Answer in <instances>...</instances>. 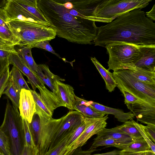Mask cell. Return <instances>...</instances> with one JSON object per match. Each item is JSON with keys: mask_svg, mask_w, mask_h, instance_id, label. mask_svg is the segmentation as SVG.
Here are the masks:
<instances>
[{"mask_svg": "<svg viewBox=\"0 0 155 155\" xmlns=\"http://www.w3.org/2000/svg\"><path fill=\"white\" fill-rule=\"evenodd\" d=\"M147 17L152 21L155 20V4L153 6L149 12H146Z\"/></svg>", "mask_w": 155, "mask_h": 155, "instance_id": "7dc6e473", "label": "cell"}, {"mask_svg": "<svg viewBox=\"0 0 155 155\" xmlns=\"http://www.w3.org/2000/svg\"><path fill=\"white\" fill-rule=\"evenodd\" d=\"M118 88L123 89L140 100L155 107V86L139 81L127 69L112 73Z\"/></svg>", "mask_w": 155, "mask_h": 155, "instance_id": "52a82bcc", "label": "cell"}, {"mask_svg": "<svg viewBox=\"0 0 155 155\" xmlns=\"http://www.w3.org/2000/svg\"><path fill=\"white\" fill-rule=\"evenodd\" d=\"M138 47L141 53V57L130 68L135 67L150 72H155V45Z\"/></svg>", "mask_w": 155, "mask_h": 155, "instance_id": "9a60e30c", "label": "cell"}, {"mask_svg": "<svg viewBox=\"0 0 155 155\" xmlns=\"http://www.w3.org/2000/svg\"><path fill=\"white\" fill-rule=\"evenodd\" d=\"M20 155H39V154L36 147L25 146Z\"/></svg>", "mask_w": 155, "mask_h": 155, "instance_id": "ee69618b", "label": "cell"}, {"mask_svg": "<svg viewBox=\"0 0 155 155\" xmlns=\"http://www.w3.org/2000/svg\"><path fill=\"white\" fill-rule=\"evenodd\" d=\"M91 59L104 80L107 89L110 92L113 91L117 87V84L112 73L105 69L95 57H91Z\"/></svg>", "mask_w": 155, "mask_h": 155, "instance_id": "603a6c76", "label": "cell"}, {"mask_svg": "<svg viewBox=\"0 0 155 155\" xmlns=\"http://www.w3.org/2000/svg\"><path fill=\"white\" fill-rule=\"evenodd\" d=\"M19 108L21 117L30 123L36 112L35 103L30 91L21 90Z\"/></svg>", "mask_w": 155, "mask_h": 155, "instance_id": "2e32d148", "label": "cell"}, {"mask_svg": "<svg viewBox=\"0 0 155 155\" xmlns=\"http://www.w3.org/2000/svg\"><path fill=\"white\" fill-rule=\"evenodd\" d=\"M117 126L120 131L134 139L142 137L131 120H129L123 124Z\"/></svg>", "mask_w": 155, "mask_h": 155, "instance_id": "f1b7e54d", "label": "cell"}, {"mask_svg": "<svg viewBox=\"0 0 155 155\" xmlns=\"http://www.w3.org/2000/svg\"><path fill=\"white\" fill-rule=\"evenodd\" d=\"M9 21L5 11L0 6V25L10 30L8 24Z\"/></svg>", "mask_w": 155, "mask_h": 155, "instance_id": "b9f144b4", "label": "cell"}, {"mask_svg": "<svg viewBox=\"0 0 155 155\" xmlns=\"http://www.w3.org/2000/svg\"><path fill=\"white\" fill-rule=\"evenodd\" d=\"M49 41H41L30 46H28L31 48H33L35 47L45 49L61 58L60 55L56 53L53 49V48L50 44Z\"/></svg>", "mask_w": 155, "mask_h": 155, "instance_id": "60d3db41", "label": "cell"}, {"mask_svg": "<svg viewBox=\"0 0 155 155\" xmlns=\"http://www.w3.org/2000/svg\"><path fill=\"white\" fill-rule=\"evenodd\" d=\"M8 60L9 65L12 64L15 67L27 77L33 90L35 91L38 86H45L37 73L33 72L25 64L18 53H10Z\"/></svg>", "mask_w": 155, "mask_h": 155, "instance_id": "5bb4252c", "label": "cell"}, {"mask_svg": "<svg viewBox=\"0 0 155 155\" xmlns=\"http://www.w3.org/2000/svg\"><path fill=\"white\" fill-rule=\"evenodd\" d=\"M119 155H155L151 150L140 152H131L121 150Z\"/></svg>", "mask_w": 155, "mask_h": 155, "instance_id": "f6af8a7d", "label": "cell"}, {"mask_svg": "<svg viewBox=\"0 0 155 155\" xmlns=\"http://www.w3.org/2000/svg\"><path fill=\"white\" fill-rule=\"evenodd\" d=\"M37 4L58 37L78 44L93 43L98 28L95 21L71 14L59 0H37Z\"/></svg>", "mask_w": 155, "mask_h": 155, "instance_id": "7a4b0ae2", "label": "cell"}, {"mask_svg": "<svg viewBox=\"0 0 155 155\" xmlns=\"http://www.w3.org/2000/svg\"><path fill=\"white\" fill-rule=\"evenodd\" d=\"M10 30L20 41V47L30 46L39 42L50 41L55 38L56 33L51 27L29 21H10Z\"/></svg>", "mask_w": 155, "mask_h": 155, "instance_id": "3957f363", "label": "cell"}, {"mask_svg": "<svg viewBox=\"0 0 155 155\" xmlns=\"http://www.w3.org/2000/svg\"><path fill=\"white\" fill-rule=\"evenodd\" d=\"M0 33L12 42L15 45H19V40L11 30L0 25Z\"/></svg>", "mask_w": 155, "mask_h": 155, "instance_id": "ab89813d", "label": "cell"}, {"mask_svg": "<svg viewBox=\"0 0 155 155\" xmlns=\"http://www.w3.org/2000/svg\"><path fill=\"white\" fill-rule=\"evenodd\" d=\"M75 103L73 110L81 113L84 117L88 118L102 117L107 115L103 112L98 111L89 106L93 102L87 101L75 95Z\"/></svg>", "mask_w": 155, "mask_h": 155, "instance_id": "ac0fdd59", "label": "cell"}, {"mask_svg": "<svg viewBox=\"0 0 155 155\" xmlns=\"http://www.w3.org/2000/svg\"><path fill=\"white\" fill-rule=\"evenodd\" d=\"M40 96L43 102L49 110L53 114L54 110L61 106L65 105L58 97L52 91H49L45 86H38Z\"/></svg>", "mask_w": 155, "mask_h": 155, "instance_id": "44dd1931", "label": "cell"}, {"mask_svg": "<svg viewBox=\"0 0 155 155\" xmlns=\"http://www.w3.org/2000/svg\"><path fill=\"white\" fill-rule=\"evenodd\" d=\"M114 147L123 151L131 152H140L151 150L149 145L143 137L135 139L133 141L127 144Z\"/></svg>", "mask_w": 155, "mask_h": 155, "instance_id": "cb8c5ba5", "label": "cell"}, {"mask_svg": "<svg viewBox=\"0 0 155 155\" xmlns=\"http://www.w3.org/2000/svg\"><path fill=\"white\" fill-rule=\"evenodd\" d=\"M10 53L8 51L0 50V58L3 59H8Z\"/></svg>", "mask_w": 155, "mask_h": 155, "instance_id": "681fc988", "label": "cell"}, {"mask_svg": "<svg viewBox=\"0 0 155 155\" xmlns=\"http://www.w3.org/2000/svg\"><path fill=\"white\" fill-rule=\"evenodd\" d=\"M85 127V124L84 121L73 132L69 138L64 150L63 151V155H64L66 150L82 134L84 130Z\"/></svg>", "mask_w": 155, "mask_h": 155, "instance_id": "8d00e7d4", "label": "cell"}, {"mask_svg": "<svg viewBox=\"0 0 155 155\" xmlns=\"http://www.w3.org/2000/svg\"><path fill=\"white\" fill-rule=\"evenodd\" d=\"M15 46L12 42L0 33V50L11 53H18L15 48Z\"/></svg>", "mask_w": 155, "mask_h": 155, "instance_id": "74e56055", "label": "cell"}, {"mask_svg": "<svg viewBox=\"0 0 155 155\" xmlns=\"http://www.w3.org/2000/svg\"><path fill=\"white\" fill-rule=\"evenodd\" d=\"M9 65L8 59H3L0 58V75Z\"/></svg>", "mask_w": 155, "mask_h": 155, "instance_id": "bcb514c9", "label": "cell"}, {"mask_svg": "<svg viewBox=\"0 0 155 155\" xmlns=\"http://www.w3.org/2000/svg\"><path fill=\"white\" fill-rule=\"evenodd\" d=\"M2 7L10 21H29L44 25L36 17L16 3L15 0L6 1Z\"/></svg>", "mask_w": 155, "mask_h": 155, "instance_id": "4fadbf2b", "label": "cell"}, {"mask_svg": "<svg viewBox=\"0 0 155 155\" xmlns=\"http://www.w3.org/2000/svg\"><path fill=\"white\" fill-rule=\"evenodd\" d=\"M31 48L27 46L20 47L17 51L18 54L25 64L33 72L36 73L38 65L32 57Z\"/></svg>", "mask_w": 155, "mask_h": 155, "instance_id": "d4e9b609", "label": "cell"}, {"mask_svg": "<svg viewBox=\"0 0 155 155\" xmlns=\"http://www.w3.org/2000/svg\"><path fill=\"white\" fill-rule=\"evenodd\" d=\"M126 104L138 121L155 125V107L142 101Z\"/></svg>", "mask_w": 155, "mask_h": 155, "instance_id": "7c38bea8", "label": "cell"}, {"mask_svg": "<svg viewBox=\"0 0 155 155\" xmlns=\"http://www.w3.org/2000/svg\"><path fill=\"white\" fill-rule=\"evenodd\" d=\"M134 125L137 128L142 137L146 141L147 143L149 146L151 150L155 153V143L152 141L147 136L145 131L143 125L142 124H140L133 120L131 119Z\"/></svg>", "mask_w": 155, "mask_h": 155, "instance_id": "f35d334b", "label": "cell"}, {"mask_svg": "<svg viewBox=\"0 0 155 155\" xmlns=\"http://www.w3.org/2000/svg\"><path fill=\"white\" fill-rule=\"evenodd\" d=\"M143 128L147 136L154 143H155V125L147 124L143 125Z\"/></svg>", "mask_w": 155, "mask_h": 155, "instance_id": "7bdbcfd3", "label": "cell"}, {"mask_svg": "<svg viewBox=\"0 0 155 155\" xmlns=\"http://www.w3.org/2000/svg\"><path fill=\"white\" fill-rule=\"evenodd\" d=\"M10 75L21 90L25 89L30 91L31 90L23 78L21 71L15 67L13 66L10 71Z\"/></svg>", "mask_w": 155, "mask_h": 155, "instance_id": "f546056e", "label": "cell"}, {"mask_svg": "<svg viewBox=\"0 0 155 155\" xmlns=\"http://www.w3.org/2000/svg\"><path fill=\"white\" fill-rule=\"evenodd\" d=\"M84 116L77 111H70L64 118L61 124L53 138L48 150L55 147L69 133L73 132L84 122Z\"/></svg>", "mask_w": 155, "mask_h": 155, "instance_id": "30bf717a", "label": "cell"}, {"mask_svg": "<svg viewBox=\"0 0 155 155\" xmlns=\"http://www.w3.org/2000/svg\"><path fill=\"white\" fill-rule=\"evenodd\" d=\"M58 88L65 107L73 110L75 103L74 89L71 85L64 84L60 81H56Z\"/></svg>", "mask_w": 155, "mask_h": 155, "instance_id": "7402d4cb", "label": "cell"}, {"mask_svg": "<svg viewBox=\"0 0 155 155\" xmlns=\"http://www.w3.org/2000/svg\"><path fill=\"white\" fill-rule=\"evenodd\" d=\"M8 137L11 155H20L25 145L23 119L18 108L7 100L3 121L0 127Z\"/></svg>", "mask_w": 155, "mask_h": 155, "instance_id": "277c9868", "label": "cell"}, {"mask_svg": "<svg viewBox=\"0 0 155 155\" xmlns=\"http://www.w3.org/2000/svg\"><path fill=\"white\" fill-rule=\"evenodd\" d=\"M138 46L121 42L107 45L105 48L109 56L107 70L114 72L133 66L141 56Z\"/></svg>", "mask_w": 155, "mask_h": 155, "instance_id": "8992f818", "label": "cell"}, {"mask_svg": "<svg viewBox=\"0 0 155 155\" xmlns=\"http://www.w3.org/2000/svg\"><path fill=\"white\" fill-rule=\"evenodd\" d=\"M36 73L44 84L47 85L52 92L62 101L58 88L56 81H64L65 80L52 73L50 70L48 66L44 64L38 65Z\"/></svg>", "mask_w": 155, "mask_h": 155, "instance_id": "e0dca14e", "label": "cell"}, {"mask_svg": "<svg viewBox=\"0 0 155 155\" xmlns=\"http://www.w3.org/2000/svg\"><path fill=\"white\" fill-rule=\"evenodd\" d=\"M39 117L40 127L36 147L39 155H45L49 150L54 135L61 124L64 116L58 119Z\"/></svg>", "mask_w": 155, "mask_h": 155, "instance_id": "9c48e42d", "label": "cell"}, {"mask_svg": "<svg viewBox=\"0 0 155 155\" xmlns=\"http://www.w3.org/2000/svg\"><path fill=\"white\" fill-rule=\"evenodd\" d=\"M23 129L25 139V146L30 147H36L30 130L29 123L23 119Z\"/></svg>", "mask_w": 155, "mask_h": 155, "instance_id": "836d02e7", "label": "cell"}, {"mask_svg": "<svg viewBox=\"0 0 155 155\" xmlns=\"http://www.w3.org/2000/svg\"><path fill=\"white\" fill-rule=\"evenodd\" d=\"M152 0H100L93 12V20L110 23L122 14L147 7Z\"/></svg>", "mask_w": 155, "mask_h": 155, "instance_id": "5b68a950", "label": "cell"}, {"mask_svg": "<svg viewBox=\"0 0 155 155\" xmlns=\"http://www.w3.org/2000/svg\"><path fill=\"white\" fill-rule=\"evenodd\" d=\"M108 114L98 118H88L84 117L85 127L80 136L66 150L64 155H72L78 147L86 144L87 141L95 134H97L107 126Z\"/></svg>", "mask_w": 155, "mask_h": 155, "instance_id": "ba28073f", "label": "cell"}, {"mask_svg": "<svg viewBox=\"0 0 155 155\" xmlns=\"http://www.w3.org/2000/svg\"><path fill=\"white\" fill-rule=\"evenodd\" d=\"M21 90L10 75L9 83L3 94L10 99L13 105L17 108L19 107Z\"/></svg>", "mask_w": 155, "mask_h": 155, "instance_id": "4316f807", "label": "cell"}, {"mask_svg": "<svg viewBox=\"0 0 155 155\" xmlns=\"http://www.w3.org/2000/svg\"><path fill=\"white\" fill-rule=\"evenodd\" d=\"M121 145L123 144L120 142L111 139H94L89 149H96V148L101 146H106L107 147Z\"/></svg>", "mask_w": 155, "mask_h": 155, "instance_id": "1f68e13d", "label": "cell"}, {"mask_svg": "<svg viewBox=\"0 0 155 155\" xmlns=\"http://www.w3.org/2000/svg\"><path fill=\"white\" fill-rule=\"evenodd\" d=\"M0 150L4 155H11L9 139L0 129Z\"/></svg>", "mask_w": 155, "mask_h": 155, "instance_id": "e575fe53", "label": "cell"}, {"mask_svg": "<svg viewBox=\"0 0 155 155\" xmlns=\"http://www.w3.org/2000/svg\"><path fill=\"white\" fill-rule=\"evenodd\" d=\"M0 155H4V154L0 150Z\"/></svg>", "mask_w": 155, "mask_h": 155, "instance_id": "f907efd6", "label": "cell"}, {"mask_svg": "<svg viewBox=\"0 0 155 155\" xmlns=\"http://www.w3.org/2000/svg\"><path fill=\"white\" fill-rule=\"evenodd\" d=\"M33 96L36 105V112L39 117L47 119L52 118L53 114L48 108L41 100L40 95L35 91H30Z\"/></svg>", "mask_w": 155, "mask_h": 155, "instance_id": "83f0119b", "label": "cell"}, {"mask_svg": "<svg viewBox=\"0 0 155 155\" xmlns=\"http://www.w3.org/2000/svg\"><path fill=\"white\" fill-rule=\"evenodd\" d=\"M73 132L67 134L55 147L48 150L45 155H63V151L67 143Z\"/></svg>", "mask_w": 155, "mask_h": 155, "instance_id": "d6a6232c", "label": "cell"}, {"mask_svg": "<svg viewBox=\"0 0 155 155\" xmlns=\"http://www.w3.org/2000/svg\"><path fill=\"white\" fill-rule=\"evenodd\" d=\"M131 74L139 81L155 86V72H151L135 67L128 69Z\"/></svg>", "mask_w": 155, "mask_h": 155, "instance_id": "484cf974", "label": "cell"}, {"mask_svg": "<svg viewBox=\"0 0 155 155\" xmlns=\"http://www.w3.org/2000/svg\"><path fill=\"white\" fill-rule=\"evenodd\" d=\"M10 77L9 66L0 75V98L7 88Z\"/></svg>", "mask_w": 155, "mask_h": 155, "instance_id": "d590c367", "label": "cell"}, {"mask_svg": "<svg viewBox=\"0 0 155 155\" xmlns=\"http://www.w3.org/2000/svg\"><path fill=\"white\" fill-rule=\"evenodd\" d=\"M35 144L37 145L40 127V119L38 115L35 113L32 118L31 121L29 123Z\"/></svg>", "mask_w": 155, "mask_h": 155, "instance_id": "4dcf8cb0", "label": "cell"}, {"mask_svg": "<svg viewBox=\"0 0 155 155\" xmlns=\"http://www.w3.org/2000/svg\"><path fill=\"white\" fill-rule=\"evenodd\" d=\"M89 106L107 114L113 115L118 121L120 122L124 123L129 120L133 119L134 117L131 111L125 113L122 110L109 107L95 102H93Z\"/></svg>", "mask_w": 155, "mask_h": 155, "instance_id": "ffe728a7", "label": "cell"}, {"mask_svg": "<svg viewBox=\"0 0 155 155\" xmlns=\"http://www.w3.org/2000/svg\"><path fill=\"white\" fill-rule=\"evenodd\" d=\"M71 14L93 21L94 8L100 0H59Z\"/></svg>", "mask_w": 155, "mask_h": 155, "instance_id": "8fae6325", "label": "cell"}, {"mask_svg": "<svg viewBox=\"0 0 155 155\" xmlns=\"http://www.w3.org/2000/svg\"><path fill=\"white\" fill-rule=\"evenodd\" d=\"M117 42L137 46L155 45V23L141 9H134L98 27L93 43L105 47Z\"/></svg>", "mask_w": 155, "mask_h": 155, "instance_id": "6da1fadb", "label": "cell"}, {"mask_svg": "<svg viewBox=\"0 0 155 155\" xmlns=\"http://www.w3.org/2000/svg\"><path fill=\"white\" fill-rule=\"evenodd\" d=\"M121 150H115L108 152L101 153H97L93 154H89L87 155H119Z\"/></svg>", "mask_w": 155, "mask_h": 155, "instance_id": "c3c4849f", "label": "cell"}, {"mask_svg": "<svg viewBox=\"0 0 155 155\" xmlns=\"http://www.w3.org/2000/svg\"><path fill=\"white\" fill-rule=\"evenodd\" d=\"M97 135L94 139H111L120 142L123 145L128 144L135 139L120 131L117 126L110 129L105 128Z\"/></svg>", "mask_w": 155, "mask_h": 155, "instance_id": "d6986e66", "label": "cell"}]
</instances>
